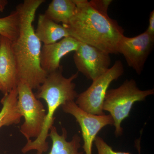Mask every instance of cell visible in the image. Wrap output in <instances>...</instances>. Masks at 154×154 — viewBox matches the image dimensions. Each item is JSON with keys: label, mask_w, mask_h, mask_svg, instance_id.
<instances>
[{"label": "cell", "mask_w": 154, "mask_h": 154, "mask_svg": "<svg viewBox=\"0 0 154 154\" xmlns=\"http://www.w3.org/2000/svg\"><path fill=\"white\" fill-rule=\"evenodd\" d=\"M45 2L25 0L16 7L19 16V32L18 38L12 42V47L19 81L25 82L32 90L38 89L48 75L40 66L41 42L33 25L37 9Z\"/></svg>", "instance_id": "1"}, {"label": "cell", "mask_w": 154, "mask_h": 154, "mask_svg": "<svg viewBox=\"0 0 154 154\" xmlns=\"http://www.w3.org/2000/svg\"><path fill=\"white\" fill-rule=\"evenodd\" d=\"M75 14L68 25H63L70 36L108 54H117V46L124 30L108 15L99 13L87 0H74Z\"/></svg>", "instance_id": "2"}, {"label": "cell", "mask_w": 154, "mask_h": 154, "mask_svg": "<svg viewBox=\"0 0 154 154\" xmlns=\"http://www.w3.org/2000/svg\"><path fill=\"white\" fill-rule=\"evenodd\" d=\"M63 67L59 69L48 74L44 82L37 89L35 96L37 99H42L46 102L48 111L42 131L35 140H30L22 149L23 153L32 150L37 151V154H42L47 151L48 144L46 142L51 128L53 126L54 113L57 108L69 101H73L78 97L75 90V84L73 81L77 79L79 72L69 78L62 74Z\"/></svg>", "instance_id": "3"}, {"label": "cell", "mask_w": 154, "mask_h": 154, "mask_svg": "<svg viewBox=\"0 0 154 154\" xmlns=\"http://www.w3.org/2000/svg\"><path fill=\"white\" fill-rule=\"evenodd\" d=\"M154 94V89L142 91L134 80H126L120 87L107 91L103 102V110L110 113L113 121L116 137L121 136L122 122L127 118L135 102L143 101Z\"/></svg>", "instance_id": "4"}, {"label": "cell", "mask_w": 154, "mask_h": 154, "mask_svg": "<svg viewBox=\"0 0 154 154\" xmlns=\"http://www.w3.org/2000/svg\"><path fill=\"white\" fill-rule=\"evenodd\" d=\"M17 89V107L25 119L20 131L29 141L30 138H36L41 134L46 117V110L36 98L32 89L25 82L19 81Z\"/></svg>", "instance_id": "5"}, {"label": "cell", "mask_w": 154, "mask_h": 154, "mask_svg": "<svg viewBox=\"0 0 154 154\" xmlns=\"http://www.w3.org/2000/svg\"><path fill=\"white\" fill-rule=\"evenodd\" d=\"M124 73V67L120 60H116L104 74L93 81L86 91L78 95L75 102L78 107L87 113L94 115H105L103 102L111 83Z\"/></svg>", "instance_id": "6"}, {"label": "cell", "mask_w": 154, "mask_h": 154, "mask_svg": "<svg viewBox=\"0 0 154 154\" xmlns=\"http://www.w3.org/2000/svg\"><path fill=\"white\" fill-rule=\"evenodd\" d=\"M65 113L72 115L80 125L82 130L84 145L83 148L85 154H92V147L97 135L104 127L113 125L111 116L94 115L82 110L75 101H69L62 105Z\"/></svg>", "instance_id": "7"}, {"label": "cell", "mask_w": 154, "mask_h": 154, "mask_svg": "<svg viewBox=\"0 0 154 154\" xmlns=\"http://www.w3.org/2000/svg\"><path fill=\"white\" fill-rule=\"evenodd\" d=\"M154 45V36L146 31L134 37H126L124 35L119 42L117 53L122 54L128 65L138 75H140Z\"/></svg>", "instance_id": "8"}, {"label": "cell", "mask_w": 154, "mask_h": 154, "mask_svg": "<svg viewBox=\"0 0 154 154\" xmlns=\"http://www.w3.org/2000/svg\"><path fill=\"white\" fill-rule=\"evenodd\" d=\"M73 60L78 72L92 82L105 73L111 64L110 54L81 42L75 51Z\"/></svg>", "instance_id": "9"}, {"label": "cell", "mask_w": 154, "mask_h": 154, "mask_svg": "<svg viewBox=\"0 0 154 154\" xmlns=\"http://www.w3.org/2000/svg\"><path fill=\"white\" fill-rule=\"evenodd\" d=\"M80 42L71 36L65 37L52 44L44 45L42 47L40 64L47 74L56 71L62 66L61 60L65 56L77 50Z\"/></svg>", "instance_id": "10"}, {"label": "cell", "mask_w": 154, "mask_h": 154, "mask_svg": "<svg viewBox=\"0 0 154 154\" xmlns=\"http://www.w3.org/2000/svg\"><path fill=\"white\" fill-rule=\"evenodd\" d=\"M19 79L12 42L0 35V84L4 95L17 88Z\"/></svg>", "instance_id": "11"}, {"label": "cell", "mask_w": 154, "mask_h": 154, "mask_svg": "<svg viewBox=\"0 0 154 154\" xmlns=\"http://www.w3.org/2000/svg\"><path fill=\"white\" fill-rule=\"evenodd\" d=\"M35 32L40 41L45 45L55 43L65 37L70 36L68 29L54 22L44 14L39 15Z\"/></svg>", "instance_id": "12"}, {"label": "cell", "mask_w": 154, "mask_h": 154, "mask_svg": "<svg viewBox=\"0 0 154 154\" xmlns=\"http://www.w3.org/2000/svg\"><path fill=\"white\" fill-rule=\"evenodd\" d=\"M62 133L60 135L55 126H52L50 129L48 136L51 139L52 145L48 154H84V152H79L81 146V139L79 136L75 134L71 141H67L66 130L62 128Z\"/></svg>", "instance_id": "13"}, {"label": "cell", "mask_w": 154, "mask_h": 154, "mask_svg": "<svg viewBox=\"0 0 154 154\" xmlns=\"http://www.w3.org/2000/svg\"><path fill=\"white\" fill-rule=\"evenodd\" d=\"M77 6L74 0H53L45 15L57 24L68 25L75 14Z\"/></svg>", "instance_id": "14"}, {"label": "cell", "mask_w": 154, "mask_h": 154, "mask_svg": "<svg viewBox=\"0 0 154 154\" xmlns=\"http://www.w3.org/2000/svg\"><path fill=\"white\" fill-rule=\"evenodd\" d=\"M18 96V91L16 88L10 93L4 95L1 100L3 107L0 111V128L20 122L22 116L17 107Z\"/></svg>", "instance_id": "15"}, {"label": "cell", "mask_w": 154, "mask_h": 154, "mask_svg": "<svg viewBox=\"0 0 154 154\" xmlns=\"http://www.w3.org/2000/svg\"><path fill=\"white\" fill-rule=\"evenodd\" d=\"M19 32V16L18 11L11 12L8 16L0 18V35L12 42L16 40Z\"/></svg>", "instance_id": "16"}, {"label": "cell", "mask_w": 154, "mask_h": 154, "mask_svg": "<svg viewBox=\"0 0 154 154\" xmlns=\"http://www.w3.org/2000/svg\"><path fill=\"white\" fill-rule=\"evenodd\" d=\"M140 139L141 136L139 139L137 140L135 142L136 147L137 149L139 154H140ZM94 143L98 154H131L126 152L115 151L102 137L99 136L96 137Z\"/></svg>", "instance_id": "17"}, {"label": "cell", "mask_w": 154, "mask_h": 154, "mask_svg": "<svg viewBox=\"0 0 154 154\" xmlns=\"http://www.w3.org/2000/svg\"><path fill=\"white\" fill-rule=\"evenodd\" d=\"M89 2L91 7L96 11L104 14L108 15V8L112 1L111 0H92Z\"/></svg>", "instance_id": "18"}, {"label": "cell", "mask_w": 154, "mask_h": 154, "mask_svg": "<svg viewBox=\"0 0 154 154\" xmlns=\"http://www.w3.org/2000/svg\"><path fill=\"white\" fill-rule=\"evenodd\" d=\"M148 33L154 36V11L151 12L149 18V24L147 29L146 30Z\"/></svg>", "instance_id": "19"}, {"label": "cell", "mask_w": 154, "mask_h": 154, "mask_svg": "<svg viewBox=\"0 0 154 154\" xmlns=\"http://www.w3.org/2000/svg\"><path fill=\"white\" fill-rule=\"evenodd\" d=\"M8 3L7 0H0V12H3Z\"/></svg>", "instance_id": "20"}, {"label": "cell", "mask_w": 154, "mask_h": 154, "mask_svg": "<svg viewBox=\"0 0 154 154\" xmlns=\"http://www.w3.org/2000/svg\"><path fill=\"white\" fill-rule=\"evenodd\" d=\"M2 86H1V84H0V91H2Z\"/></svg>", "instance_id": "21"}]
</instances>
